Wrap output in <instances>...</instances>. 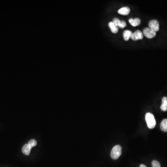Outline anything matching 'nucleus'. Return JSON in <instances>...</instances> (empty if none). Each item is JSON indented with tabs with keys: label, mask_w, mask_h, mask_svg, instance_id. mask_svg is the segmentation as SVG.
Returning <instances> with one entry per match:
<instances>
[{
	"label": "nucleus",
	"mask_w": 167,
	"mask_h": 167,
	"mask_svg": "<svg viewBox=\"0 0 167 167\" xmlns=\"http://www.w3.org/2000/svg\"><path fill=\"white\" fill-rule=\"evenodd\" d=\"M145 120L149 129H152L154 128L156 126V121L153 115L151 113H147L145 115Z\"/></svg>",
	"instance_id": "1"
},
{
	"label": "nucleus",
	"mask_w": 167,
	"mask_h": 167,
	"mask_svg": "<svg viewBox=\"0 0 167 167\" xmlns=\"http://www.w3.org/2000/svg\"><path fill=\"white\" fill-rule=\"evenodd\" d=\"M122 154V147L120 145H117L112 148L111 152V157L114 160L119 158Z\"/></svg>",
	"instance_id": "2"
},
{
	"label": "nucleus",
	"mask_w": 167,
	"mask_h": 167,
	"mask_svg": "<svg viewBox=\"0 0 167 167\" xmlns=\"http://www.w3.org/2000/svg\"><path fill=\"white\" fill-rule=\"evenodd\" d=\"M143 33L147 38L151 39L156 35V32L149 28H146L143 29Z\"/></svg>",
	"instance_id": "3"
},
{
	"label": "nucleus",
	"mask_w": 167,
	"mask_h": 167,
	"mask_svg": "<svg viewBox=\"0 0 167 167\" xmlns=\"http://www.w3.org/2000/svg\"><path fill=\"white\" fill-rule=\"evenodd\" d=\"M149 27L155 32H157L159 30V23L158 21L156 19L151 20L149 22Z\"/></svg>",
	"instance_id": "4"
},
{
	"label": "nucleus",
	"mask_w": 167,
	"mask_h": 167,
	"mask_svg": "<svg viewBox=\"0 0 167 167\" xmlns=\"http://www.w3.org/2000/svg\"><path fill=\"white\" fill-rule=\"evenodd\" d=\"M143 33L139 30H137L133 33L132 36V39L133 40H142L143 38Z\"/></svg>",
	"instance_id": "5"
},
{
	"label": "nucleus",
	"mask_w": 167,
	"mask_h": 167,
	"mask_svg": "<svg viewBox=\"0 0 167 167\" xmlns=\"http://www.w3.org/2000/svg\"><path fill=\"white\" fill-rule=\"evenodd\" d=\"M131 9L128 7H122L118 11V13L121 15H128L130 13Z\"/></svg>",
	"instance_id": "6"
},
{
	"label": "nucleus",
	"mask_w": 167,
	"mask_h": 167,
	"mask_svg": "<svg viewBox=\"0 0 167 167\" xmlns=\"http://www.w3.org/2000/svg\"><path fill=\"white\" fill-rule=\"evenodd\" d=\"M32 148L28 143H27L23 146L22 148V151L24 154L29 156V154H30Z\"/></svg>",
	"instance_id": "7"
},
{
	"label": "nucleus",
	"mask_w": 167,
	"mask_h": 167,
	"mask_svg": "<svg viewBox=\"0 0 167 167\" xmlns=\"http://www.w3.org/2000/svg\"><path fill=\"white\" fill-rule=\"evenodd\" d=\"M129 23L132 25V26H136L139 25L141 23V20L139 18H135V19L131 18L129 20Z\"/></svg>",
	"instance_id": "8"
},
{
	"label": "nucleus",
	"mask_w": 167,
	"mask_h": 167,
	"mask_svg": "<svg viewBox=\"0 0 167 167\" xmlns=\"http://www.w3.org/2000/svg\"><path fill=\"white\" fill-rule=\"evenodd\" d=\"M108 25H109L110 29H111V32H112L113 33H118V28L117 26L115 25L114 23L113 22H110L109 23V24H108Z\"/></svg>",
	"instance_id": "9"
},
{
	"label": "nucleus",
	"mask_w": 167,
	"mask_h": 167,
	"mask_svg": "<svg viewBox=\"0 0 167 167\" xmlns=\"http://www.w3.org/2000/svg\"><path fill=\"white\" fill-rule=\"evenodd\" d=\"M132 34L133 33L132 31H129V30H125V31H124V33H123V37H124L125 40H126V41L128 40L130 38H132Z\"/></svg>",
	"instance_id": "10"
},
{
	"label": "nucleus",
	"mask_w": 167,
	"mask_h": 167,
	"mask_svg": "<svg viewBox=\"0 0 167 167\" xmlns=\"http://www.w3.org/2000/svg\"><path fill=\"white\" fill-rule=\"evenodd\" d=\"M161 109L164 111H167V97H166L162 99V104L161 106Z\"/></svg>",
	"instance_id": "11"
},
{
	"label": "nucleus",
	"mask_w": 167,
	"mask_h": 167,
	"mask_svg": "<svg viewBox=\"0 0 167 167\" xmlns=\"http://www.w3.org/2000/svg\"><path fill=\"white\" fill-rule=\"evenodd\" d=\"M161 129L164 132H167V119H164L161 121L160 125Z\"/></svg>",
	"instance_id": "12"
},
{
	"label": "nucleus",
	"mask_w": 167,
	"mask_h": 167,
	"mask_svg": "<svg viewBox=\"0 0 167 167\" xmlns=\"http://www.w3.org/2000/svg\"><path fill=\"white\" fill-rule=\"evenodd\" d=\"M28 144L30 146L33 148V147L35 146L37 144V142L35 140L31 139L30 141H29Z\"/></svg>",
	"instance_id": "13"
},
{
	"label": "nucleus",
	"mask_w": 167,
	"mask_h": 167,
	"mask_svg": "<svg viewBox=\"0 0 167 167\" xmlns=\"http://www.w3.org/2000/svg\"><path fill=\"white\" fill-rule=\"evenodd\" d=\"M126 25H127V24H126V22L124 20H122V21H120V23L118 26V27H119L121 29H124L126 26Z\"/></svg>",
	"instance_id": "14"
},
{
	"label": "nucleus",
	"mask_w": 167,
	"mask_h": 167,
	"mask_svg": "<svg viewBox=\"0 0 167 167\" xmlns=\"http://www.w3.org/2000/svg\"><path fill=\"white\" fill-rule=\"evenodd\" d=\"M152 167H161L160 164L157 161L154 160L152 162Z\"/></svg>",
	"instance_id": "15"
},
{
	"label": "nucleus",
	"mask_w": 167,
	"mask_h": 167,
	"mask_svg": "<svg viewBox=\"0 0 167 167\" xmlns=\"http://www.w3.org/2000/svg\"><path fill=\"white\" fill-rule=\"evenodd\" d=\"M120 20L119 19L117 18H114L113 19V22L114 23L115 25L117 26L118 27V26L119 25V23H120Z\"/></svg>",
	"instance_id": "16"
},
{
	"label": "nucleus",
	"mask_w": 167,
	"mask_h": 167,
	"mask_svg": "<svg viewBox=\"0 0 167 167\" xmlns=\"http://www.w3.org/2000/svg\"><path fill=\"white\" fill-rule=\"evenodd\" d=\"M139 167H147L145 165H144V164H140L139 166Z\"/></svg>",
	"instance_id": "17"
}]
</instances>
